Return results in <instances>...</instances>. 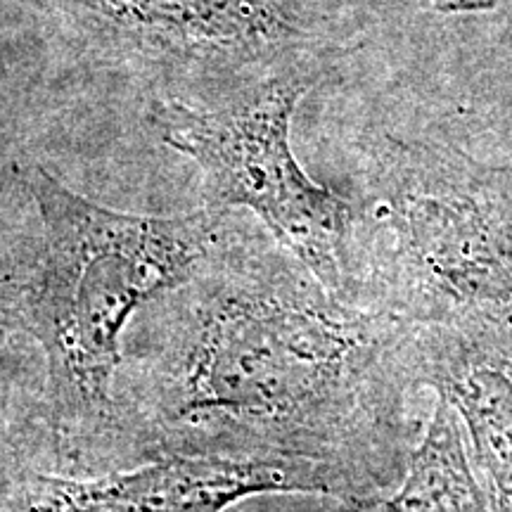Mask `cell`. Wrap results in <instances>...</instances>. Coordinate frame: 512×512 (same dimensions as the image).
Listing matches in <instances>:
<instances>
[{"label":"cell","mask_w":512,"mask_h":512,"mask_svg":"<svg viewBox=\"0 0 512 512\" xmlns=\"http://www.w3.org/2000/svg\"><path fill=\"white\" fill-rule=\"evenodd\" d=\"M15 285H17V266L15 261H5L0 264V323H10L12 299H15Z\"/></svg>","instance_id":"7c38bea8"},{"label":"cell","mask_w":512,"mask_h":512,"mask_svg":"<svg viewBox=\"0 0 512 512\" xmlns=\"http://www.w3.org/2000/svg\"><path fill=\"white\" fill-rule=\"evenodd\" d=\"M273 494L332 496L354 508L370 501L347 472L309 460L164 456L98 475L27 467L0 486V512H226Z\"/></svg>","instance_id":"8992f818"},{"label":"cell","mask_w":512,"mask_h":512,"mask_svg":"<svg viewBox=\"0 0 512 512\" xmlns=\"http://www.w3.org/2000/svg\"><path fill=\"white\" fill-rule=\"evenodd\" d=\"M36 465L53 470L46 363L34 339L0 323V486Z\"/></svg>","instance_id":"9c48e42d"},{"label":"cell","mask_w":512,"mask_h":512,"mask_svg":"<svg viewBox=\"0 0 512 512\" xmlns=\"http://www.w3.org/2000/svg\"><path fill=\"white\" fill-rule=\"evenodd\" d=\"M375 505L384 512H489L467 456L463 425L444 396L434 399L430 422L392 496Z\"/></svg>","instance_id":"ba28073f"},{"label":"cell","mask_w":512,"mask_h":512,"mask_svg":"<svg viewBox=\"0 0 512 512\" xmlns=\"http://www.w3.org/2000/svg\"><path fill=\"white\" fill-rule=\"evenodd\" d=\"M230 211L188 283L138 313L114 384L124 467L164 456L309 460L380 501L411 458L418 330L332 294Z\"/></svg>","instance_id":"6da1fadb"},{"label":"cell","mask_w":512,"mask_h":512,"mask_svg":"<svg viewBox=\"0 0 512 512\" xmlns=\"http://www.w3.org/2000/svg\"><path fill=\"white\" fill-rule=\"evenodd\" d=\"M50 27L93 67L155 98L197 102L304 57L344 55L349 38L316 0H38ZM204 100V102H207Z\"/></svg>","instance_id":"5b68a950"},{"label":"cell","mask_w":512,"mask_h":512,"mask_svg":"<svg viewBox=\"0 0 512 512\" xmlns=\"http://www.w3.org/2000/svg\"><path fill=\"white\" fill-rule=\"evenodd\" d=\"M41 221V245L15 261L10 323L46 363L53 470L98 475L121 463L114 384L131 320L188 283L230 211L204 204L178 216L102 207L38 162L15 164Z\"/></svg>","instance_id":"7a4b0ae2"},{"label":"cell","mask_w":512,"mask_h":512,"mask_svg":"<svg viewBox=\"0 0 512 512\" xmlns=\"http://www.w3.org/2000/svg\"><path fill=\"white\" fill-rule=\"evenodd\" d=\"M505 0H427V10H434L441 17L486 15L501 8Z\"/></svg>","instance_id":"8fae6325"},{"label":"cell","mask_w":512,"mask_h":512,"mask_svg":"<svg viewBox=\"0 0 512 512\" xmlns=\"http://www.w3.org/2000/svg\"><path fill=\"white\" fill-rule=\"evenodd\" d=\"M415 330L422 382L460 418L489 512H512V330Z\"/></svg>","instance_id":"52a82bcc"},{"label":"cell","mask_w":512,"mask_h":512,"mask_svg":"<svg viewBox=\"0 0 512 512\" xmlns=\"http://www.w3.org/2000/svg\"><path fill=\"white\" fill-rule=\"evenodd\" d=\"M335 60L304 57L207 102L152 98L147 121L164 145L200 166L207 207L245 209L320 285L361 302L354 202L313 181L292 150L299 102Z\"/></svg>","instance_id":"277c9868"},{"label":"cell","mask_w":512,"mask_h":512,"mask_svg":"<svg viewBox=\"0 0 512 512\" xmlns=\"http://www.w3.org/2000/svg\"><path fill=\"white\" fill-rule=\"evenodd\" d=\"M354 209L361 304L413 328L512 330V166L384 138Z\"/></svg>","instance_id":"3957f363"},{"label":"cell","mask_w":512,"mask_h":512,"mask_svg":"<svg viewBox=\"0 0 512 512\" xmlns=\"http://www.w3.org/2000/svg\"><path fill=\"white\" fill-rule=\"evenodd\" d=\"M316 3L347 38L411 10H427V0H316Z\"/></svg>","instance_id":"30bf717a"}]
</instances>
